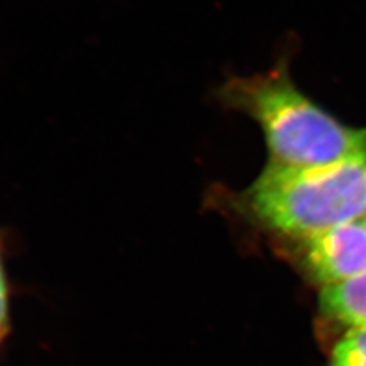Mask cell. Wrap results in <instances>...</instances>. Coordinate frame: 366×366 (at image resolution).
Here are the masks:
<instances>
[{"label":"cell","instance_id":"cell-1","mask_svg":"<svg viewBox=\"0 0 366 366\" xmlns=\"http://www.w3.org/2000/svg\"><path fill=\"white\" fill-rule=\"evenodd\" d=\"M222 105L258 122L270 162L289 167H320L366 159V129L342 124L293 84L285 66L252 76L228 79Z\"/></svg>","mask_w":366,"mask_h":366},{"label":"cell","instance_id":"cell-2","mask_svg":"<svg viewBox=\"0 0 366 366\" xmlns=\"http://www.w3.org/2000/svg\"><path fill=\"white\" fill-rule=\"evenodd\" d=\"M242 197L263 225L305 240L366 217V159L320 167L269 162Z\"/></svg>","mask_w":366,"mask_h":366},{"label":"cell","instance_id":"cell-3","mask_svg":"<svg viewBox=\"0 0 366 366\" xmlns=\"http://www.w3.org/2000/svg\"><path fill=\"white\" fill-rule=\"evenodd\" d=\"M304 242L307 269L325 287L366 272V217L340 224Z\"/></svg>","mask_w":366,"mask_h":366},{"label":"cell","instance_id":"cell-4","mask_svg":"<svg viewBox=\"0 0 366 366\" xmlns=\"http://www.w3.org/2000/svg\"><path fill=\"white\" fill-rule=\"evenodd\" d=\"M319 302L322 312L330 319L352 328L366 330V272L325 287Z\"/></svg>","mask_w":366,"mask_h":366},{"label":"cell","instance_id":"cell-5","mask_svg":"<svg viewBox=\"0 0 366 366\" xmlns=\"http://www.w3.org/2000/svg\"><path fill=\"white\" fill-rule=\"evenodd\" d=\"M330 366H366V330L352 328L337 343Z\"/></svg>","mask_w":366,"mask_h":366},{"label":"cell","instance_id":"cell-6","mask_svg":"<svg viewBox=\"0 0 366 366\" xmlns=\"http://www.w3.org/2000/svg\"><path fill=\"white\" fill-rule=\"evenodd\" d=\"M10 330V287L4 263V252L0 242V342Z\"/></svg>","mask_w":366,"mask_h":366}]
</instances>
